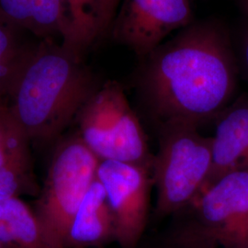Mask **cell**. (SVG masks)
Listing matches in <instances>:
<instances>
[{
    "label": "cell",
    "instance_id": "obj_1",
    "mask_svg": "<svg viewBox=\"0 0 248 248\" xmlns=\"http://www.w3.org/2000/svg\"><path fill=\"white\" fill-rule=\"evenodd\" d=\"M141 59L138 89L159 126L199 128L222 112L235 89L230 43L214 22H192Z\"/></svg>",
    "mask_w": 248,
    "mask_h": 248
},
{
    "label": "cell",
    "instance_id": "obj_2",
    "mask_svg": "<svg viewBox=\"0 0 248 248\" xmlns=\"http://www.w3.org/2000/svg\"><path fill=\"white\" fill-rule=\"evenodd\" d=\"M100 87L82 55L62 43L31 46L0 104L31 142L57 140Z\"/></svg>",
    "mask_w": 248,
    "mask_h": 248
},
{
    "label": "cell",
    "instance_id": "obj_3",
    "mask_svg": "<svg viewBox=\"0 0 248 248\" xmlns=\"http://www.w3.org/2000/svg\"><path fill=\"white\" fill-rule=\"evenodd\" d=\"M177 214L173 248H248V169L220 177Z\"/></svg>",
    "mask_w": 248,
    "mask_h": 248
},
{
    "label": "cell",
    "instance_id": "obj_4",
    "mask_svg": "<svg viewBox=\"0 0 248 248\" xmlns=\"http://www.w3.org/2000/svg\"><path fill=\"white\" fill-rule=\"evenodd\" d=\"M198 127L183 124L160 125L159 149L153 164L157 189L156 214H177L202 192L213 164V138Z\"/></svg>",
    "mask_w": 248,
    "mask_h": 248
},
{
    "label": "cell",
    "instance_id": "obj_5",
    "mask_svg": "<svg viewBox=\"0 0 248 248\" xmlns=\"http://www.w3.org/2000/svg\"><path fill=\"white\" fill-rule=\"evenodd\" d=\"M99 163L78 133L56 143L33 209L50 248H64L72 220L97 178Z\"/></svg>",
    "mask_w": 248,
    "mask_h": 248
},
{
    "label": "cell",
    "instance_id": "obj_6",
    "mask_svg": "<svg viewBox=\"0 0 248 248\" xmlns=\"http://www.w3.org/2000/svg\"><path fill=\"white\" fill-rule=\"evenodd\" d=\"M83 142L100 161L140 165L153 170L151 154L142 124L124 89L116 81L100 85L76 119Z\"/></svg>",
    "mask_w": 248,
    "mask_h": 248
},
{
    "label": "cell",
    "instance_id": "obj_7",
    "mask_svg": "<svg viewBox=\"0 0 248 248\" xmlns=\"http://www.w3.org/2000/svg\"><path fill=\"white\" fill-rule=\"evenodd\" d=\"M98 180L114 215L116 240L122 248H135L145 230L150 208L152 169L119 161H100Z\"/></svg>",
    "mask_w": 248,
    "mask_h": 248
},
{
    "label": "cell",
    "instance_id": "obj_8",
    "mask_svg": "<svg viewBox=\"0 0 248 248\" xmlns=\"http://www.w3.org/2000/svg\"><path fill=\"white\" fill-rule=\"evenodd\" d=\"M192 17L190 0H122L108 32L142 58Z\"/></svg>",
    "mask_w": 248,
    "mask_h": 248
},
{
    "label": "cell",
    "instance_id": "obj_9",
    "mask_svg": "<svg viewBox=\"0 0 248 248\" xmlns=\"http://www.w3.org/2000/svg\"><path fill=\"white\" fill-rule=\"evenodd\" d=\"M217 119L212 170L204 189L224 175L248 169V103L223 109Z\"/></svg>",
    "mask_w": 248,
    "mask_h": 248
},
{
    "label": "cell",
    "instance_id": "obj_10",
    "mask_svg": "<svg viewBox=\"0 0 248 248\" xmlns=\"http://www.w3.org/2000/svg\"><path fill=\"white\" fill-rule=\"evenodd\" d=\"M0 16L41 40L69 45L70 25L62 0H0Z\"/></svg>",
    "mask_w": 248,
    "mask_h": 248
},
{
    "label": "cell",
    "instance_id": "obj_11",
    "mask_svg": "<svg viewBox=\"0 0 248 248\" xmlns=\"http://www.w3.org/2000/svg\"><path fill=\"white\" fill-rule=\"evenodd\" d=\"M115 240V218L97 176L72 220L64 248H100Z\"/></svg>",
    "mask_w": 248,
    "mask_h": 248
},
{
    "label": "cell",
    "instance_id": "obj_12",
    "mask_svg": "<svg viewBox=\"0 0 248 248\" xmlns=\"http://www.w3.org/2000/svg\"><path fill=\"white\" fill-rule=\"evenodd\" d=\"M30 144L26 135L10 119L9 129L0 143V199L40 194Z\"/></svg>",
    "mask_w": 248,
    "mask_h": 248
},
{
    "label": "cell",
    "instance_id": "obj_13",
    "mask_svg": "<svg viewBox=\"0 0 248 248\" xmlns=\"http://www.w3.org/2000/svg\"><path fill=\"white\" fill-rule=\"evenodd\" d=\"M0 243L9 248H51L33 209L20 198L0 199Z\"/></svg>",
    "mask_w": 248,
    "mask_h": 248
},
{
    "label": "cell",
    "instance_id": "obj_14",
    "mask_svg": "<svg viewBox=\"0 0 248 248\" xmlns=\"http://www.w3.org/2000/svg\"><path fill=\"white\" fill-rule=\"evenodd\" d=\"M70 25L67 48L82 53L101 38L100 0H62Z\"/></svg>",
    "mask_w": 248,
    "mask_h": 248
},
{
    "label": "cell",
    "instance_id": "obj_15",
    "mask_svg": "<svg viewBox=\"0 0 248 248\" xmlns=\"http://www.w3.org/2000/svg\"><path fill=\"white\" fill-rule=\"evenodd\" d=\"M19 31L0 16V104L7 97L31 47L21 44Z\"/></svg>",
    "mask_w": 248,
    "mask_h": 248
},
{
    "label": "cell",
    "instance_id": "obj_16",
    "mask_svg": "<svg viewBox=\"0 0 248 248\" xmlns=\"http://www.w3.org/2000/svg\"><path fill=\"white\" fill-rule=\"evenodd\" d=\"M122 0H100V16L104 23L112 21Z\"/></svg>",
    "mask_w": 248,
    "mask_h": 248
},
{
    "label": "cell",
    "instance_id": "obj_17",
    "mask_svg": "<svg viewBox=\"0 0 248 248\" xmlns=\"http://www.w3.org/2000/svg\"><path fill=\"white\" fill-rule=\"evenodd\" d=\"M10 118L8 112L2 106H0V143L4 140L5 135L9 129Z\"/></svg>",
    "mask_w": 248,
    "mask_h": 248
},
{
    "label": "cell",
    "instance_id": "obj_18",
    "mask_svg": "<svg viewBox=\"0 0 248 248\" xmlns=\"http://www.w3.org/2000/svg\"><path fill=\"white\" fill-rule=\"evenodd\" d=\"M243 55H244V60L246 62V66L248 71V32L245 37V40L243 43Z\"/></svg>",
    "mask_w": 248,
    "mask_h": 248
},
{
    "label": "cell",
    "instance_id": "obj_19",
    "mask_svg": "<svg viewBox=\"0 0 248 248\" xmlns=\"http://www.w3.org/2000/svg\"><path fill=\"white\" fill-rule=\"evenodd\" d=\"M0 248H7V247H5V246H4V245H2V244H1V243H0Z\"/></svg>",
    "mask_w": 248,
    "mask_h": 248
},
{
    "label": "cell",
    "instance_id": "obj_20",
    "mask_svg": "<svg viewBox=\"0 0 248 248\" xmlns=\"http://www.w3.org/2000/svg\"></svg>",
    "mask_w": 248,
    "mask_h": 248
}]
</instances>
